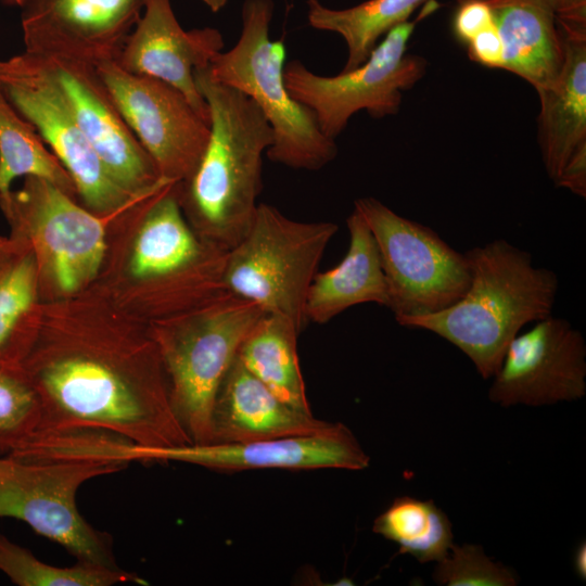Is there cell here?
<instances>
[{
    "mask_svg": "<svg viewBox=\"0 0 586 586\" xmlns=\"http://www.w3.org/2000/svg\"><path fill=\"white\" fill-rule=\"evenodd\" d=\"M298 334L288 319L265 313L240 345L238 358L280 399L311 412L298 362Z\"/></svg>",
    "mask_w": 586,
    "mask_h": 586,
    "instance_id": "cell-23",
    "label": "cell"
},
{
    "mask_svg": "<svg viewBox=\"0 0 586 586\" xmlns=\"http://www.w3.org/2000/svg\"><path fill=\"white\" fill-rule=\"evenodd\" d=\"M349 245L333 268L317 272L310 284L307 321L326 323L352 306L375 303L387 307V288L375 240L356 209L346 219Z\"/></svg>",
    "mask_w": 586,
    "mask_h": 586,
    "instance_id": "cell-22",
    "label": "cell"
},
{
    "mask_svg": "<svg viewBox=\"0 0 586 586\" xmlns=\"http://www.w3.org/2000/svg\"><path fill=\"white\" fill-rule=\"evenodd\" d=\"M38 263L30 250L0 269V366L22 361L16 337L36 296Z\"/></svg>",
    "mask_w": 586,
    "mask_h": 586,
    "instance_id": "cell-28",
    "label": "cell"
},
{
    "mask_svg": "<svg viewBox=\"0 0 586 586\" xmlns=\"http://www.w3.org/2000/svg\"><path fill=\"white\" fill-rule=\"evenodd\" d=\"M95 68L161 177L186 181L204 153L211 124L181 91L161 79L128 73L113 61Z\"/></svg>",
    "mask_w": 586,
    "mask_h": 586,
    "instance_id": "cell-13",
    "label": "cell"
},
{
    "mask_svg": "<svg viewBox=\"0 0 586 586\" xmlns=\"http://www.w3.org/2000/svg\"><path fill=\"white\" fill-rule=\"evenodd\" d=\"M0 570L20 586H111L142 583L136 574L104 565L78 561L60 568L36 558L0 532Z\"/></svg>",
    "mask_w": 586,
    "mask_h": 586,
    "instance_id": "cell-27",
    "label": "cell"
},
{
    "mask_svg": "<svg viewBox=\"0 0 586 586\" xmlns=\"http://www.w3.org/2000/svg\"><path fill=\"white\" fill-rule=\"evenodd\" d=\"M127 464L93 460H16L0 464V517L27 523L85 561L118 569L112 539L80 514L76 494L87 481Z\"/></svg>",
    "mask_w": 586,
    "mask_h": 586,
    "instance_id": "cell-8",
    "label": "cell"
},
{
    "mask_svg": "<svg viewBox=\"0 0 586 586\" xmlns=\"http://www.w3.org/2000/svg\"><path fill=\"white\" fill-rule=\"evenodd\" d=\"M41 404L36 433L100 430L146 447L193 443L170 399L164 367L143 372L88 349H63L18 365Z\"/></svg>",
    "mask_w": 586,
    "mask_h": 586,
    "instance_id": "cell-1",
    "label": "cell"
},
{
    "mask_svg": "<svg viewBox=\"0 0 586 586\" xmlns=\"http://www.w3.org/2000/svg\"><path fill=\"white\" fill-rule=\"evenodd\" d=\"M178 184L165 186L150 202L135 242L130 271L137 279H191L213 293L226 292L228 251L201 238L184 218Z\"/></svg>",
    "mask_w": 586,
    "mask_h": 586,
    "instance_id": "cell-18",
    "label": "cell"
},
{
    "mask_svg": "<svg viewBox=\"0 0 586 586\" xmlns=\"http://www.w3.org/2000/svg\"><path fill=\"white\" fill-rule=\"evenodd\" d=\"M354 209L375 240L387 308L396 320L440 311L464 295L470 283L466 256L434 230L398 215L372 196L357 199Z\"/></svg>",
    "mask_w": 586,
    "mask_h": 586,
    "instance_id": "cell-9",
    "label": "cell"
},
{
    "mask_svg": "<svg viewBox=\"0 0 586 586\" xmlns=\"http://www.w3.org/2000/svg\"><path fill=\"white\" fill-rule=\"evenodd\" d=\"M582 333L550 315L509 343L488 397L502 407L576 400L586 393Z\"/></svg>",
    "mask_w": 586,
    "mask_h": 586,
    "instance_id": "cell-14",
    "label": "cell"
},
{
    "mask_svg": "<svg viewBox=\"0 0 586 586\" xmlns=\"http://www.w3.org/2000/svg\"><path fill=\"white\" fill-rule=\"evenodd\" d=\"M560 31L564 47L560 74L552 85L536 91L538 144L553 183L568 161L586 148V33Z\"/></svg>",
    "mask_w": 586,
    "mask_h": 586,
    "instance_id": "cell-20",
    "label": "cell"
},
{
    "mask_svg": "<svg viewBox=\"0 0 586 586\" xmlns=\"http://www.w3.org/2000/svg\"><path fill=\"white\" fill-rule=\"evenodd\" d=\"M415 26L409 21L396 25L365 63L335 76L318 75L300 60L285 63L283 77L290 94L311 111L322 133L332 140L360 111L372 118L397 114L404 92L425 76L429 66L425 58L407 53Z\"/></svg>",
    "mask_w": 586,
    "mask_h": 586,
    "instance_id": "cell-7",
    "label": "cell"
},
{
    "mask_svg": "<svg viewBox=\"0 0 586 586\" xmlns=\"http://www.w3.org/2000/svg\"><path fill=\"white\" fill-rule=\"evenodd\" d=\"M107 461H179L214 470L346 469L364 470L370 458L352 431L332 423L324 431L243 443L187 444L146 447L123 437L109 440L102 449Z\"/></svg>",
    "mask_w": 586,
    "mask_h": 586,
    "instance_id": "cell-12",
    "label": "cell"
},
{
    "mask_svg": "<svg viewBox=\"0 0 586 586\" xmlns=\"http://www.w3.org/2000/svg\"><path fill=\"white\" fill-rule=\"evenodd\" d=\"M373 532L394 542L399 553L420 563L442 560L453 546V530L447 515L432 500L402 496L375 520Z\"/></svg>",
    "mask_w": 586,
    "mask_h": 586,
    "instance_id": "cell-26",
    "label": "cell"
},
{
    "mask_svg": "<svg viewBox=\"0 0 586 586\" xmlns=\"http://www.w3.org/2000/svg\"><path fill=\"white\" fill-rule=\"evenodd\" d=\"M558 26L565 31H586V0H548Z\"/></svg>",
    "mask_w": 586,
    "mask_h": 586,
    "instance_id": "cell-34",
    "label": "cell"
},
{
    "mask_svg": "<svg viewBox=\"0 0 586 586\" xmlns=\"http://www.w3.org/2000/svg\"><path fill=\"white\" fill-rule=\"evenodd\" d=\"M25 52L97 66L115 61L144 0H13Z\"/></svg>",
    "mask_w": 586,
    "mask_h": 586,
    "instance_id": "cell-15",
    "label": "cell"
},
{
    "mask_svg": "<svg viewBox=\"0 0 586 586\" xmlns=\"http://www.w3.org/2000/svg\"><path fill=\"white\" fill-rule=\"evenodd\" d=\"M337 229L331 221L294 220L259 203L246 233L227 253L226 291L288 319L301 333L310 284Z\"/></svg>",
    "mask_w": 586,
    "mask_h": 586,
    "instance_id": "cell-6",
    "label": "cell"
},
{
    "mask_svg": "<svg viewBox=\"0 0 586 586\" xmlns=\"http://www.w3.org/2000/svg\"><path fill=\"white\" fill-rule=\"evenodd\" d=\"M2 461H3V458L0 457V464L2 463Z\"/></svg>",
    "mask_w": 586,
    "mask_h": 586,
    "instance_id": "cell-37",
    "label": "cell"
},
{
    "mask_svg": "<svg viewBox=\"0 0 586 586\" xmlns=\"http://www.w3.org/2000/svg\"><path fill=\"white\" fill-rule=\"evenodd\" d=\"M25 178L21 190L0 198V205L56 288L76 292L98 275L106 249L104 222L52 182Z\"/></svg>",
    "mask_w": 586,
    "mask_h": 586,
    "instance_id": "cell-11",
    "label": "cell"
},
{
    "mask_svg": "<svg viewBox=\"0 0 586 586\" xmlns=\"http://www.w3.org/2000/svg\"><path fill=\"white\" fill-rule=\"evenodd\" d=\"M211 115L209 138L192 175L178 184L181 209L206 241L231 250L246 233L258 206L263 154L272 130L243 92L211 78L207 66L194 72Z\"/></svg>",
    "mask_w": 586,
    "mask_h": 586,
    "instance_id": "cell-3",
    "label": "cell"
},
{
    "mask_svg": "<svg viewBox=\"0 0 586 586\" xmlns=\"http://www.w3.org/2000/svg\"><path fill=\"white\" fill-rule=\"evenodd\" d=\"M555 186L565 188L579 198H586V148L578 150L568 161Z\"/></svg>",
    "mask_w": 586,
    "mask_h": 586,
    "instance_id": "cell-33",
    "label": "cell"
},
{
    "mask_svg": "<svg viewBox=\"0 0 586 586\" xmlns=\"http://www.w3.org/2000/svg\"><path fill=\"white\" fill-rule=\"evenodd\" d=\"M46 179L71 195L75 184L36 129L16 111L0 85V198L17 177Z\"/></svg>",
    "mask_w": 586,
    "mask_h": 586,
    "instance_id": "cell-25",
    "label": "cell"
},
{
    "mask_svg": "<svg viewBox=\"0 0 586 586\" xmlns=\"http://www.w3.org/2000/svg\"><path fill=\"white\" fill-rule=\"evenodd\" d=\"M39 396L18 366H0V454H11L38 430Z\"/></svg>",
    "mask_w": 586,
    "mask_h": 586,
    "instance_id": "cell-29",
    "label": "cell"
},
{
    "mask_svg": "<svg viewBox=\"0 0 586 586\" xmlns=\"http://www.w3.org/2000/svg\"><path fill=\"white\" fill-rule=\"evenodd\" d=\"M453 17L455 37L467 44L475 35L494 23L492 10L486 0H458Z\"/></svg>",
    "mask_w": 586,
    "mask_h": 586,
    "instance_id": "cell-31",
    "label": "cell"
},
{
    "mask_svg": "<svg viewBox=\"0 0 586 586\" xmlns=\"http://www.w3.org/2000/svg\"><path fill=\"white\" fill-rule=\"evenodd\" d=\"M0 85L16 111L50 146L92 213L112 214L154 194L133 195L114 180L40 56L24 52L0 60Z\"/></svg>",
    "mask_w": 586,
    "mask_h": 586,
    "instance_id": "cell-10",
    "label": "cell"
},
{
    "mask_svg": "<svg viewBox=\"0 0 586 586\" xmlns=\"http://www.w3.org/2000/svg\"><path fill=\"white\" fill-rule=\"evenodd\" d=\"M504 44L506 69L536 91L552 85L561 71L564 47L548 0H486Z\"/></svg>",
    "mask_w": 586,
    "mask_h": 586,
    "instance_id": "cell-21",
    "label": "cell"
},
{
    "mask_svg": "<svg viewBox=\"0 0 586 586\" xmlns=\"http://www.w3.org/2000/svg\"><path fill=\"white\" fill-rule=\"evenodd\" d=\"M264 314L257 304L226 291L161 332L158 351L171 404L193 443H211L218 388Z\"/></svg>",
    "mask_w": 586,
    "mask_h": 586,
    "instance_id": "cell-5",
    "label": "cell"
},
{
    "mask_svg": "<svg viewBox=\"0 0 586 586\" xmlns=\"http://www.w3.org/2000/svg\"><path fill=\"white\" fill-rule=\"evenodd\" d=\"M436 584L447 586H512L515 574L488 558L479 545H454L437 562L433 573Z\"/></svg>",
    "mask_w": 586,
    "mask_h": 586,
    "instance_id": "cell-30",
    "label": "cell"
},
{
    "mask_svg": "<svg viewBox=\"0 0 586 586\" xmlns=\"http://www.w3.org/2000/svg\"><path fill=\"white\" fill-rule=\"evenodd\" d=\"M464 256L470 283L460 300L440 311L396 321L445 339L489 379L520 329L551 315L559 280L552 270L535 267L528 252L502 239L468 250Z\"/></svg>",
    "mask_w": 586,
    "mask_h": 586,
    "instance_id": "cell-2",
    "label": "cell"
},
{
    "mask_svg": "<svg viewBox=\"0 0 586 586\" xmlns=\"http://www.w3.org/2000/svg\"><path fill=\"white\" fill-rule=\"evenodd\" d=\"M585 543H581L574 556V569L577 575L585 579L586 577V548Z\"/></svg>",
    "mask_w": 586,
    "mask_h": 586,
    "instance_id": "cell-35",
    "label": "cell"
},
{
    "mask_svg": "<svg viewBox=\"0 0 586 586\" xmlns=\"http://www.w3.org/2000/svg\"><path fill=\"white\" fill-rule=\"evenodd\" d=\"M209 10L214 13L219 12L224 9L229 0H201Z\"/></svg>",
    "mask_w": 586,
    "mask_h": 586,
    "instance_id": "cell-36",
    "label": "cell"
},
{
    "mask_svg": "<svg viewBox=\"0 0 586 586\" xmlns=\"http://www.w3.org/2000/svg\"><path fill=\"white\" fill-rule=\"evenodd\" d=\"M211 443H243L314 434L332 422L280 399L237 358L225 375L212 410Z\"/></svg>",
    "mask_w": 586,
    "mask_h": 586,
    "instance_id": "cell-19",
    "label": "cell"
},
{
    "mask_svg": "<svg viewBox=\"0 0 586 586\" xmlns=\"http://www.w3.org/2000/svg\"><path fill=\"white\" fill-rule=\"evenodd\" d=\"M430 0H367L346 9H331L307 0V21L315 29L337 34L347 48L342 72L352 71L369 58L380 39Z\"/></svg>",
    "mask_w": 586,
    "mask_h": 586,
    "instance_id": "cell-24",
    "label": "cell"
},
{
    "mask_svg": "<svg viewBox=\"0 0 586 586\" xmlns=\"http://www.w3.org/2000/svg\"><path fill=\"white\" fill-rule=\"evenodd\" d=\"M40 58L77 125L119 186L133 195H149L173 182L161 177L124 120L95 66L65 58Z\"/></svg>",
    "mask_w": 586,
    "mask_h": 586,
    "instance_id": "cell-16",
    "label": "cell"
},
{
    "mask_svg": "<svg viewBox=\"0 0 586 586\" xmlns=\"http://www.w3.org/2000/svg\"><path fill=\"white\" fill-rule=\"evenodd\" d=\"M473 62L489 68L504 66V44L495 23L475 35L467 44Z\"/></svg>",
    "mask_w": 586,
    "mask_h": 586,
    "instance_id": "cell-32",
    "label": "cell"
},
{
    "mask_svg": "<svg viewBox=\"0 0 586 586\" xmlns=\"http://www.w3.org/2000/svg\"><path fill=\"white\" fill-rule=\"evenodd\" d=\"M224 47V37L216 28L184 30L170 0H144L142 14L114 62L128 73L154 77L177 88L211 124L194 72L208 66Z\"/></svg>",
    "mask_w": 586,
    "mask_h": 586,
    "instance_id": "cell-17",
    "label": "cell"
},
{
    "mask_svg": "<svg viewBox=\"0 0 586 586\" xmlns=\"http://www.w3.org/2000/svg\"><path fill=\"white\" fill-rule=\"evenodd\" d=\"M272 0H244L235 44L217 53L207 72L252 99L272 130L268 158L294 169L319 170L337 155L335 140L320 130L311 111L290 94L283 77L286 49L270 38Z\"/></svg>",
    "mask_w": 586,
    "mask_h": 586,
    "instance_id": "cell-4",
    "label": "cell"
}]
</instances>
